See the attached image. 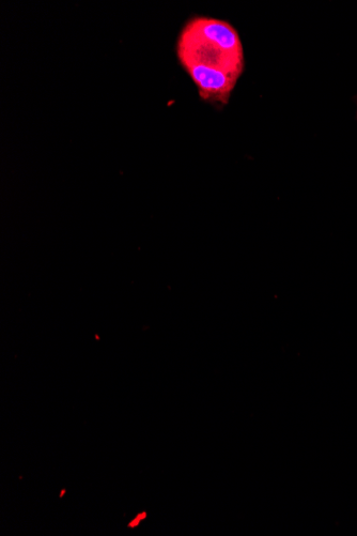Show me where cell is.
<instances>
[{
	"instance_id": "1",
	"label": "cell",
	"mask_w": 357,
	"mask_h": 536,
	"mask_svg": "<svg viewBox=\"0 0 357 536\" xmlns=\"http://www.w3.org/2000/svg\"><path fill=\"white\" fill-rule=\"evenodd\" d=\"M177 57L201 100L229 103L245 69L243 43L234 26L207 17L189 20L178 37Z\"/></svg>"
}]
</instances>
